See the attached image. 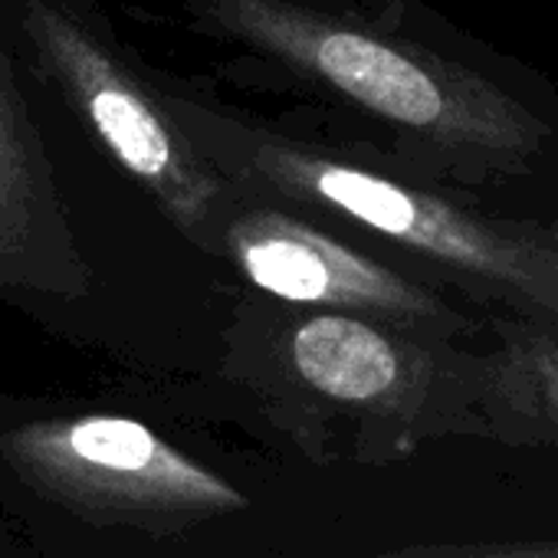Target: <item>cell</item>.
Returning a JSON list of instances; mask_svg holds the SVG:
<instances>
[{"label": "cell", "instance_id": "obj_8", "mask_svg": "<svg viewBox=\"0 0 558 558\" xmlns=\"http://www.w3.org/2000/svg\"><path fill=\"white\" fill-rule=\"evenodd\" d=\"M493 362V437L512 447L558 444V323L509 316Z\"/></svg>", "mask_w": 558, "mask_h": 558}, {"label": "cell", "instance_id": "obj_2", "mask_svg": "<svg viewBox=\"0 0 558 558\" xmlns=\"http://www.w3.org/2000/svg\"><path fill=\"white\" fill-rule=\"evenodd\" d=\"M227 27L326 80L372 116L480 168H525L545 125L483 80L283 0H210Z\"/></svg>", "mask_w": 558, "mask_h": 558}, {"label": "cell", "instance_id": "obj_3", "mask_svg": "<svg viewBox=\"0 0 558 558\" xmlns=\"http://www.w3.org/2000/svg\"><path fill=\"white\" fill-rule=\"evenodd\" d=\"M243 171L272 194L339 214L499 300L512 316L551 319V293L532 253V227L486 220L424 187L266 132L236 142Z\"/></svg>", "mask_w": 558, "mask_h": 558}, {"label": "cell", "instance_id": "obj_7", "mask_svg": "<svg viewBox=\"0 0 558 558\" xmlns=\"http://www.w3.org/2000/svg\"><path fill=\"white\" fill-rule=\"evenodd\" d=\"M86 283V263L0 60V293L70 296Z\"/></svg>", "mask_w": 558, "mask_h": 558}, {"label": "cell", "instance_id": "obj_4", "mask_svg": "<svg viewBox=\"0 0 558 558\" xmlns=\"http://www.w3.org/2000/svg\"><path fill=\"white\" fill-rule=\"evenodd\" d=\"M8 457L31 486L99 525L184 532L250 506L243 489L132 417L37 421L8 437Z\"/></svg>", "mask_w": 558, "mask_h": 558}, {"label": "cell", "instance_id": "obj_5", "mask_svg": "<svg viewBox=\"0 0 558 558\" xmlns=\"http://www.w3.org/2000/svg\"><path fill=\"white\" fill-rule=\"evenodd\" d=\"M220 250L256 296L276 303L437 326L450 332L470 329V323L434 290L287 210H236L223 220Z\"/></svg>", "mask_w": 558, "mask_h": 558}, {"label": "cell", "instance_id": "obj_6", "mask_svg": "<svg viewBox=\"0 0 558 558\" xmlns=\"http://www.w3.org/2000/svg\"><path fill=\"white\" fill-rule=\"evenodd\" d=\"M34 31L47 44L57 73L112 158L155 197L187 240L214 250V230L217 240L223 230L217 220L223 181L86 34L53 11H40Z\"/></svg>", "mask_w": 558, "mask_h": 558}, {"label": "cell", "instance_id": "obj_1", "mask_svg": "<svg viewBox=\"0 0 558 558\" xmlns=\"http://www.w3.org/2000/svg\"><path fill=\"white\" fill-rule=\"evenodd\" d=\"M460 332L246 300L227 368L313 460L388 463L450 434L493 437V362Z\"/></svg>", "mask_w": 558, "mask_h": 558}, {"label": "cell", "instance_id": "obj_9", "mask_svg": "<svg viewBox=\"0 0 558 558\" xmlns=\"http://www.w3.org/2000/svg\"><path fill=\"white\" fill-rule=\"evenodd\" d=\"M375 558H558V542H440L408 545Z\"/></svg>", "mask_w": 558, "mask_h": 558}, {"label": "cell", "instance_id": "obj_10", "mask_svg": "<svg viewBox=\"0 0 558 558\" xmlns=\"http://www.w3.org/2000/svg\"><path fill=\"white\" fill-rule=\"evenodd\" d=\"M532 253H535V263L545 276V283H548V293H551V319H545V323H558V236L532 230Z\"/></svg>", "mask_w": 558, "mask_h": 558}]
</instances>
